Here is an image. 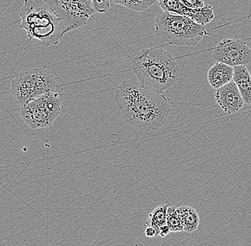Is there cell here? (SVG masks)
<instances>
[{
	"mask_svg": "<svg viewBox=\"0 0 251 246\" xmlns=\"http://www.w3.org/2000/svg\"><path fill=\"white\" fill-rule=\"evenodd\" d=\"M145 234L147 237L149 238H153L154 236H156V231L155 228H153V227L149 226L146 228L145 230Z\"/></svg>",
	"mask_w": 251,
	"mask_h": 246,
	"instance_id": "cell-21",
	"label": "cell"
},
{
	"mask_svg": "<svg viewBox=\"0 0 251 246\" xmlns=\"http://www.w3.org/2000/svg\"><path fill=\"white\" fill-rule=\"evenodd\" d=\"M57 87L54 75L42 68L22 72L11 81L12 97L22 107L41 95L56 92Z\"/></svg>",
	"mask_w": 251,
	"mask_h": 246,
	"instance_id": "cell-5",
	"label": "cell"
},
{
	"mask_svg": "<svg viewBox=\"0 0 251 246\" xmlns=\"http://www.w3.org/2000/svg\"><path fill=\"white\" fill-rule=\"evenodd\" d=\"M170 228L168 226L167 224L161 227L159 230V233H158V236H161V238L166 237L169 233H170Z\"/></svg>",
	"mask_w": 251,
	"mask_h": 246,
	"instance_id": "cell-20",
	"label": "cell"
},
{
	"mask_svg": "<svg viewBox=\"0 0 251 246\" xmlns=\"http://www.w3.org/2000/svg\"><path fill=\"white\" fill-rule=\"evenodd\" d=\"M115 100L126 121L145 131L164 126L172 110L164 93L146 89L132 80H125L118 86Z\"/></svg>",
	"mask_w": 251,
	"mask_h": 246,
	"instance_id": "cell-1",
	"label": "cell"
},
{
	"mask_svg": "<svg viewBox=\"0 0 251 246\" xmlns=\"http://www.w3.org/2000/svg\"><path fill=\"white\" fill-rule=\"evenodd\" d=\"M212 56L216 62L224 63L233 68L251 62L250 47L238 39H223L215 47Z\"/></svg>",
	"mask_w": 251,
	"mask_h": 246,
	"instance_id": "cell-8",
	"label": "cell"
},
{
	"mask_svg": "<svg viewBox=\"0 0 251 246\" xmlns=\"http://www.w3.org/2000/svg\"><path fill=\"white\" fill-rule=\"evenodd\" d=\"M20 27L28 37L45 46L56 45L67 33L46 0H25L20 13Z\"/></svg>",
	"mask_w": 251,
	"mask_h": 246,
	"instance_id": "cell-3",
	"label": "cell"
},
{
	"mask_svg": "<svg viewBox=\"0 0 251 246\" xmlns=\"http://www.w3.org/2000/svg\"><path fill=\"white\" fill-rule=\"evenodd\" d=\"M185 6L191 9H198L205 7L206 4L204 0H180Z\"/></svg>",
	"mask_w": 251,
	"mask_h": 246,
	"instance_id": "cell-19",
	"label": "cell"
},
{
	"mask_svg": "<svg viewBox=\"0 0 251 246\" xmlns=\"http://www.w3.org/2000/svg\"><path fill=\"white\" fill-rule=\"evenodd\" d=\"M169 205L164 204L158 206L149 214L148 219L145 222L147 227L151 226L155 228L156 231V236H158L160 228L167 223V211Z\"/></svg>",
	"mask_w": 251,
	"mask_h": 246,
	"instance_id": "cell-13",
	"label": "cell"
},
{
	"mask_svg": "<svg viewBox=\"0 0 251 246\" xmlns=\"http://www.w3.org/2000/svg\"><path fill=\"white\" fill-rule=\"evenodd\" d=\"M234 68L221 62H216L208 70L207 80L213 89L223 87L233 81Z\"/></svg>",
	"mask_w": 251,
	"mask_h": 246,
	"instance_id": "cell-10",
	"label": "cell"
},
{
	"mask_svg": "<svg viewBox=\"0 0 251 246\" xmlns=\"http://www.w3.org/2000/svg\"><path fill=\"white\" fill-rule=\"evenodd\" d=\"M131 69L143 87L161 93L175 86L180 74L172 53L158 47L141 50L133 58Z\"/></svg>",
	"mask_w": 251,
	"mask_h": 246,
	"instance_id": "cell-2",
	"label": "cell"
},
{
	"mask_svg": "<svg viewBox=\"0 0 251 246\" xmlns=\"http://www.w3.org/2000/svg\"><path fill=\"white\" fill-rule=\"evenodd\" d=\"M155 31L158 37L174 46H196L208 35L203 25L198 24L185 16L160 12L155 20Z\"/></svg>",
	"mask_w": 251,
	"mask_h": 246,
	"instance_id": "cell-4",
	"label": "cell"
},
{
	"mask_svg": "<svg viewBox=\"0 0 251 246\" xmlns=\"http://www.w3.org/2000/svg\"><path fill=\"white\" fill-rule=\"evenodd\" d=\"M233 81L241 92L245 103L251 105V75L246 65L234 67Z\"/></svg>",
	"mask_w": 251,
	"mask_h": 246,
	"instance_id": "cell-11",
	"label": "cell"
},
{
	"mask_svg": "<svg viewBox=\"0 0 251 246\" xmlns=\"http://www.w3.org/2000/svg\"><path fill=\"white\" fill-rule=\"evenodd\" d=\"M158 5L164 12L176 15H182L186 6L180 0H158Z\"/></svg>",
	"mask_w": 251,
	"mask_h": 246,
	"instance_id": "cell-17",
	"label": "cell"
},
{
	"mask_svg": "<svg viewBox=\"0 0 251 246\" xmlns=\"http://www.w3.org/2000/svg\"><path fill=\"white\" fill-rule=\"evenodd\" d=\"M116 4H120L135 12H143L151 7L158 0H112Z\"/></svg>",
	"mask_w": 251,
	"mask_h": 246,
	"instance_id": "cell-16",
	"label": "cell"
},
{
	"mask_svg": "<svg viewBox=\"0 0 251 246\" xmlns=\"http://www.w3.org/2000/svg\"><path fill=\"white\" fill-rule=\"evenodd\" d=\"M179 208L180 216L183 225V231L193 233L199 228L200 217L194 208L182 206Z\"/></svg>",
	"mask_w": 251,
	"mask_h": 246,
	"instance_id": "cell-12",
	"label": "cell"
},
{
	"mask_svg": "<svg viewBox=\"0 0 251 246\" xmlns=\"http://www.w3.org/2000/svg\"><path fill=\"white\" fill-rule=\"evenodd\" d=\"M66 31L75 30L87 23L96 12L92 0H46Z\"/></svg>",
	"mask_w": 251,
	"mask_h": 246,
	"instance_id": "cell-7",
	"label": "cell"
},
{
	"mask_svg": "<svg viewBox=\"0 0 251 246\" xmlns=\"http://www.w3.org/2000/svg\"><path fill=\"white\" fill-rule=\"evenodd\" d=\"M96 12L103 14L108 12L110 8V0H92Z\"/></svg>",
	"mask_w": 251,
	"mask_h": 246,
	"instance_id": "cell-18",
	"label": "cell"
},
{
	"mask_svg": "<svg viewBox=\"0 0 251 246\" xmlns=\"http://www.w3.org/2000/svg\"><path fill=\"white\" fill-rule=\"evenodd\" d=\"M166 223L170 228L171 232L183 231V222L178 207L174 206H169Z\"/></svg>",
	"mask_w": 251,
	"mask_h": 246,
	"instance_id": "cell-15",
	"label": "cell"
},
{
	"mask_svg": "<svg viewBox=\"0 0 251 246\" xmlns=\"http://www.w3.org/2000/svg\"><path fill=\"white\" fill-rule=\"evenodd\" d=\"M188 17L198 24L205 26L214 19L213 7L209 4H206L205 7L202 8L191 9Z\"/></svg>",
	"mask_w": 251,
	"mask_h": 246,
	"instance_id": "cell-14",
	"label": "cell"
},
{
	"mask_svg": "<svg viewBox=\"0 0 251 246\" xmlns=\"http://www.w3.org/2000/svg\"><path fill=\"white\" fill-rule=\"evenodd\" d=\"M215 99L221 109L226 114H233L239 111L244 104L241 92L234 81L216 90Z\"/></svg>",
	"mask_w": 251,
	"mask_h": 246,
	"instance_id": "cell-9",
	"label": "cell"
},
{
	"mask_svg": "<svg viewBox=\"0 0 251 246\" xmlns=\"http://www.w3.org/2000/svg\"><path fill=\"white\" fill-rule=\"evenodd\" d=\"M62 111V100L57 92H49L26 103L20 109L23 121L31 129L52 125Z\"/></svg>",
	"mask_w": 251,
	"mask_h": 246,
	"instance_id": "cell-6",
	"label": "cell"
}]
</instances>
